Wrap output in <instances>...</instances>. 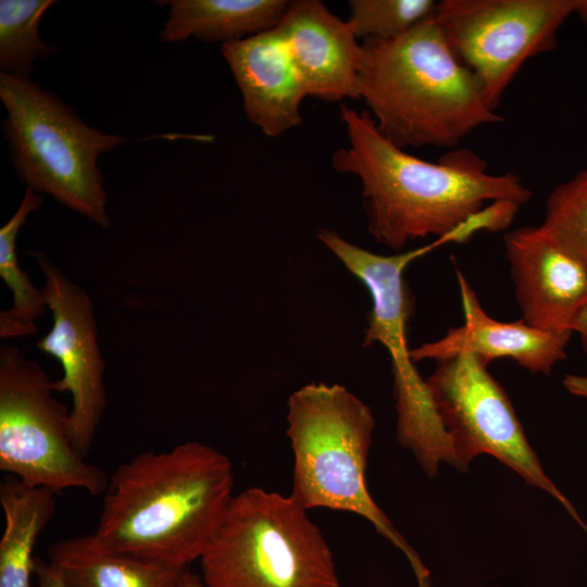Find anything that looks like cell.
Here are the masks:
<instances>
[{"mask_svg":"<svg viewBox=\"0 0 587 587\" xmlns=\"http://www.w3.org/2000/svg\"><path fill=\"white\" fill-rule=\"evenodd\" d=\"M5 139L13 166L32 190L107 228V193L98 166L101 154L123 145L120 135L85 123L54 93L30 78L0 73Z\"/></svg>","mask_w":587,"mask_h":587,"instance_id":"cell-5","label":"cell"},{"mask_svg":"<svg viewBox=\"0 0 587 587\" xmlns=\"http://www.w3.org/2000/svg\"><path fill=\"white\" fill-rule=\"evenodd\" d=\"M504 252L522 319L546 330H571L587 300V266L541 230L524 226L505 233Z\"/></svg>","mask_w":587,"mask_h":587,"instance_id":"cell-12","label":"cell"},{"mask_svg":"<svg viewBox=\"0 0 587 587\" xmlns=\"http://www.w3.org/2000/svg\"><path fill=\"white\" fill-rule=\"evenodd\" d=\"M572 15L587 24V0H442L435 20L496 110L524 63L554 49Z\"/></svg>","mask_w":587,"mask_h":587,"instance_id":"cell-10","label":"cell"},{"mask_svg":"<svg viewBox=\"0 0 587 587\" xmlns=\"http://www.w3.org/2000/svg\"><path fill=\"white\" fill-rule=\"evenodd\" d=\"M425 382L458 470H466L480 454L492 455L527 485L558 500L587 534L573 503L544 472L507 392L487 365L472 354L454 355L437 361Z\"/></svg>","mask_w":587,"mask_h":587,"instance_id":"cell-9","label":"cell"},{"mask_svg":"<svg viewBox=\"0 0 587 587\" xmlns=\"http://www.w3.org/2000/svg\"><path fill=\"white\" fill-rule=\"evenodd\" d=\"M167 20L160 33L163 42L195 37L222 45L275 28L289 1L286 0H170Z\"/></svg>","mask_w":587,"mask_h":587,"instance_id":"cell-16","label":"cell"},{"mask_svg":"<svg viewBox=\"0 0 587 587\" xmlns=\"http://www.w3.org/2000/svg\"><path fill=\"white\" fill-rule=\"evenodd\" d=\"M287 436L294 453L291 495L307 510L328 508L366 519L407 558L417 587H432L430 571L366 488L375 420L346 387L311 383L288 400Z\"/></svg>","mask_w":587,"mask_h":587,"instance_id":"cell-4","label":"cell"},{"mask_svg":"<svg viewBox=\"0 0 587 587\" xmlns=\"http://www.w3.org/2000/svg\"><path fill=\"white\" fill-rule=\"evenodd\" d=\"M307 511L291 494L235 495L200 559L205 587H339L330 548Z\"/></svg>","mask_w":587,"mask_h":587,"instance_id":"cell-6","label":"cell"},{"mask_svg":"<svg viewBox=\"0 0 587 587\" xmlns=\"http://www.w3.org/2000/svg\"><path fill=\"white\" fill-rule=\"evenodd\" d=\"M53 4V0L0 1L1 73L30 78L35 61L57 52L39 34L42 16Z\"/></svg>","mask_w":587,"mask_h":587,"instance_id":"cell-20","label":"cell"},{"mask_svg":"<svg viewBox=\"0 0 587 587\" xmlns=\"http://www.w3.org/2000/svg\"><path fill=\"white\" fill-rule=\"evenodd\" d=\"M222 53L243 99L247 118L277 137L302 122L308 96L282 34L275 27L222 45Z\"/></svg>","mask_w":587,"mask_h":587,"instance_id":"cell-15","label":"cell"},{"mask_svg":"<svg viewBox=\"0 0 587 587\" xmlns=\"http://www.w3.org/2000/svg\"><path fill=\"white\" fill-rule=\"evenodd\" d=\"M43 276L52 327L37 348L55 358L63 376L53 382L55 392H70L71 436L84 458L89 452L107 407L104 362L97 341V324L88 294L63 275L41 253L35 252Z\"/></svg>","mask_w":587,"mask_h":587,"instance_id":"cell-11","label":"cell"},{"mask_svg":"<svg viewBox=\"0 0 587 587\" xmlns=\"http://www.w3.org/2000/svg\"><path fill=\"white\" fill-rule=\"evenodd\" d=\"M571 332L578 334L582 347L587 353V300L579 308L570 325Z\"/></svg>","mask_w":587,"mask_h":587,"instance_id":"cell-24","label":"cell"},{"mask_svg":"<svg viewBox=\"0 0 587 587\" xmlns=\"http://www.w3.org/2000/svg\"><path fill=\"white\" fill-rule=\"evenodd\" d=\"M48 561L73 587H178L186 570L120 553L93 534L57 540Z\"/></svg>","mask_w":587,"mask_h":587,"instance_id":"cell-17","label":"cell"},{"mask_svg":"<svg viewBox=\"0 0 587 587\" xmlns=\"http://www.w3.org/2000/svg\"><path fill=\"white\" fill-rule=\"evenodd\" d=\"M178 587H205L201 576L186 569L180 576Z\"/></svg>","mask_w":587,"mask_h":587,"instance_id":"cell-26","label":"cell"},{"mask_svg":"<svg viewBox=\"0 0 587 587\" xmlns=\"http://www.w3.org/2000/svg\"><path fill=\"white\" fill-rule=\"evenodd\" d=\"M340 120L348 143L334 152V168L359 178L369 233L392 250L429 236L466 241L475 234L469 221L488 202L522 207L532 198L520 176L488 173L485 161L470 150L429 162L388 141L366 110L341 104Z\"/></svg>","mask_w":587,"mask_h":587,"instance_id":"cell-1","label":"cell"},{"mask_svg":"<svg viewBox=\"0 0 587 587\" xmlns=\"http://www.w3.org/2000/svg\"><path fill=\"white\" fill-rule=\"evenodd\" d=\"M34 575L38 587H73L55 566L38 557L35 559Z\"/></svg>","mask_w":587,"mask_h":587,"instance_id":"cell-23","label":"cell"},{"mask_svg":"<svg viewBox=\"0 0 587 587\" xmlns=\"http://www.w3.org/2000/svg\"><path fill=\"white\" fill-rule=\"evenodd\" d=\"M562 383L570 394L587 399L586 375L567 374L564 376Z\"/></svg>","mask_w":587,"mask_h":587,"instance_id":"cell-25","label":"cell"},{"mask_svg":"<svg viewBox=\"0 0 587 587\" xmlns=\"http://www.w3.org/2000/svg\"><path fill=\"white\" fill-rule=\"evenodd\" d=\"M328 248L369 290L372 309L363 346L380 342L391 360L397 411V438L410 449L428 476L439 464L455 466L449 438L434 408L427 385L408 346V322L414 297L403 273L408 265L444 245L440 239L409 251L383 255L363 249L330 229L317 232Z\"/></svg>","mask_w":587,"mask_h":587,"instance_id":"cell-7","label":"cell"},{"mask_svg":"<svg viewBox=\"0 0 587 587\" xmlns=\"http://www.w3.org/2000/svg\"><path fill=\"white\" fill-rule=\"evenodd\" d=\"M464 323L450 328L436 341L411 349L414 362L445 360L459 354H472L485 365L492 360L509 358L532 373L549 375L553 366L566 358L571 330H546L527 324L523 319L500 322L490 317L462 274L457 268Z\"/></svg>","mask_w":587,"mask_h":587,"instance_id":"cell-13","label":"cell"},{"mask_svg":"<svg viewBox=\"0 0 587 587\" xmlns=\"http://www.w3.org/2000/svg\"><path fill=\"white\" fill-rule=\"evenodd\" d=\"M4 529L0 539V587H30L34 548L53 519L55 494L9 475L0 483Z\"/></svg>","mask_w":587,"mask_h":587,"instance_id":"cell-18","label":"cell"},{"mask_svg":"<svg viewBox=\"0 0 587 587\" xmlns=\"http://www.w3.org/2000/svg\"><path fill=\"white\" fill-rule=\"evenodd\" d=\"M233 490L230 460L209 445L145 451L109 477L93 535L120 553L185 570L217 534Z\"/></svg>","mask_w":587,"mask_h":587,"instance_id":"cell-2","label":"cell"},{"mask_svg":"<svg viewBox=\"0 0 587 587\" xmlns=\"http://www.w3.org/2000/svg\"><path fill=\"white\" fill-rule=\"evenodd\" d=\"M276 28L308 96L329 102L358 99L361 43L348 21L319 0H295Z\"/></svg>","mask_w":587,"mask_h":587,"instance_id":"cell-14","label":"cell"},{"mask_svg":"<svg viewBox=\"0 0 587 587\" xmlns=\"http://www.w3.org/2000/svg\"><path fill=\"white\" fill-rule=\"evenodd\" d=\"M434 0H350L349 24L357 38L389 40L433 17Z\"/></svg>","mask_w":587,"mask_h":587,"instance_id":"cell-22","label":"cell"},{"mask_svg":"<svg viewBox=\"0 0 587 587\" xmlns=\"http://www.w3.org/2000/svg\"><path fill=\"white\" fill-rule=\"evenodd\" d=\"M357 88L378 132L401 149L451 148L478 127L503 121L435 15L400 37L363 40Z\"/></svg>","mask_w":587,"mask_h":587,"instance_id":"cell-3","label":"cell"},{"mask_svg":"<svg viewBox=\"0 0 587 587\" xmlns=\"http://www.w3.org/2000/svg\"><path fill=\"white\" fill-rule=\"evenodd\" d=\"M539 227L561 250L587 266V168L550 191Z\"/></svg>","mask_w":587,"mask_h":587,"instance_id":"cell-21","label":"cell"},{"mask_svg":"<svg viewBox=\"0 0 587 587\" xmlns=\"http://www.w3.org/2000/svg\"><path fill=\"white\" fill-rule=\"evenodd\" d=\"M41 203L42 198L26 188L18 209L0 228V276L13 296L12 308L0 313V337L4 339L35 335L38 330L35 321L47 308L43 289L34 286L20 267L16 255L17 234Z\"/></svg>","mask_w":587,"mask_h":587,"instance_id":"cell-19","label":"cell"},{"mask_svg":"<svg viewBox=\"0 0 587 587\" xmlns=\"http://www.w3.org/2000/svg\"><path fill=\"white\" fill-rule=\"evenodd\" d=\"M35 361L12 346L0 349V470L54 494L103 495L109 477L85 460L71 436L70 410Z\"/></svg>","mask_w":587,"mask_h":587,"instance_id":"cell-8","label":"cell"}]
</instances>
